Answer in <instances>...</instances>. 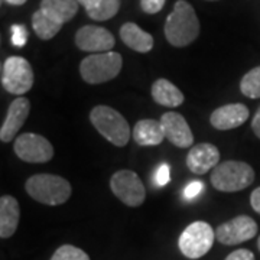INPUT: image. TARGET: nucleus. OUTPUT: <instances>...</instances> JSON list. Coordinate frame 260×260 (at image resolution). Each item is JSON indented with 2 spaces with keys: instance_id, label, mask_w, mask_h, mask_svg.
Here are the masks:
<instances>
[{
  "instance_id": "1",
  "label": "nucleus",
  "mask_w": 260,
  "mask_h": 260,
  "mask_svg": "<svg viewBox=\"0 0 260 260\" xmlns=\"http://www.w3.org/2000/svg\"><path fill=\"white\" fill-rule=\"evenodd\" d=\"M198 35L200 20L194 8L185 0H178L165 22L167 41L172 47L184 48L192 44Z\"/></svg>"
},
{
  "instance_id": "2",
  "label": "nucleus",
  "mask_w": 260,
  "mask_h": 260,
  "mask_svg": "<svg viewBox=\"0 0 260 260\" xmlns=\"http://www.w3.org/2000/svg\"><path fill=\"white\" fill-rule=\"evenodd\" d=\"M25 189L30 198L45 205H61L68 201L73 188L62 177L52 174H38L30 177L25 184Z\"/></svg>"
},
{
  "instance_id": "3",
  "label": "nucleus",
  "mask_w": 260,
  "mask_h": 260,
  "mask_svg": "<svg viewBox=\"0 0 260 260\" xmlns=\"http://www.w3.org/2000/svg\"><path fill=\"white\" fill-rule=\"evenodd\" d=\"M90 121L95 130L114 146L123 148L130 140V126L127 120L110 106H95L90 112Z\"/></svg>"
},
{
  "instance_id": "4",
  "label": "nucleus",
  "mask_w": 260,
  "mask_h": 260,
  "mask_svg": "<svg viewBox=\"0 0 260 260\" xmlns=\"http://www.w3.org/2000/svg\"><path fill=\"white\" fill-rule=\"evenodd\" d=\"M211 185L221 192H237L253 184V168L240 160H225L213 169L210 177Z\"/></svg>"
},
{
  "instance_id": "5",
  "label": "nucleus",
  "mask_w": 260,
  "mask_h": 260,
  "mask_svg": "<svg viewBox=\"0 0 260 260\" xmlns=\"http://www.w3.org/2000/svg\"><path fill=\"white\" fill-rule=\"evenodd\" d=\"M123 58L117 52H102L84 58L80 64V74L87 84H103L120 74Z\"/></svg>"
},
{
  "instance_id": "6",
  "label": "nucleus",
  "mask_w": 260,
  "mask_h": 260,
  "mask_svg": "<svg viewBox=\"0 0 260 260\" xmlns=\"http://www.w3.org/2000/svg\"><path fill=\"white\" fill-rule=\"evenodd\" d=\"M215 232L205 221H195L189 224L179 236L178 246L181 253L188 259H200L213 247Z\"/></svg>"
},
{
  "instance_id": "7",
  "label": "nucleus",
  "mask_w": 260,
  "mask_h": 260,
  "mask_svg": "<svg viewBox=\"0 0 260 260\" xmlns=\"http://www.w3.org/2000/svg\"><path fill=\"white\" fill-rule=\"evenodd\" d=\"M2 85L10 94L28 93L34 85V71L22 56H9L2 67Z\"/></svg>"
},
{
  "instance_id": "8",
  "label": "nucleus",
  "mask_w": 260,
  "mask_h": 260,
  "mask_svg": "<svg viewBox=\"0 0 260 260\" xmlns=\"http://www.w3.org/2000/svg\"><path fill=\"white\" fill-rule=\"evenodd\" d=\"M110 188L113 194L129 207H139L146 198V189L142 179L136 172L129 169L117 171L110 179Z\"/></svg>"
},
{
  "instance_id": "9",
  "label": "nucleus",
  "mask_w": 260,
  "mask_h": 260,
  "mask_svg": "<svg viewBox=\"0 0 260 260\" xmlns=\"http://www.w3.org/2000/svg\"><path fill=\"white\" fill-rule=\"evenodd\" d=\"M15 153L28 164H45L54 158L51 142L37 133H22L15 140Z\"/></svg>"
},
{
  "instance_id": "10",
  "label": "nucleus",
  "mask_w": 260,
  "mask_h": 260,
  "mask_svg": "<svg viewBox=\"0 0 260 260\" xmlns=\"http://www.w3.org/2000/svg\"><path fill=\"white\" fill-rule=\"evenodd\" d=\"M257 234V224L249 215H239L227 223L220 224L215 230V239L221 244L234 246L247 242Z\"/></svg>"
},
{
  "instance_id": "11",
  "label": "nucleus",
  "mask_w": 260,
  "mask_h": 260,
  "mask_svg": "<svg viewBox=\"0 0 260 260\" xmlns=\"http://www.w3.org/2000/svg\"><path fill=\"white\" fill-rule=\"evenodd\" d=\"M114 44L116 41L112 32H109L102 26L87 25L78 29V32L75 34V45L85 52H94V54L109 52L112 51Z\"/></svg>"
},
{
  "instance_id": "12",
  "label": "nucleus",
  "mask_w": 260,
  "mask_h": 260,
  "mask_svg": "<svg viewBox=\"0 0 260 260\" xmlns=\"http://www.w3.org/2000/svg\"><path fill=\"white\" fill-rule=\"evenodd\" d=\"M159 121L164 127L165 139L169 140L177 148H191V145L194 143V135L184 116H181L179 113L168 112Z\"/></svg>"
},
{
  "instance_id": "13",
  "label": "nucleus",
  "mask_w": 260,
  "mask_h": 260,
  "mask_svg": "<svg viewBox=\"0 0 260 260\" xmlns=\"http://www.w3.org/2000/svg\"><path fill=\"white\" fill-rule=\"evenodd\" d=\"M30 112V103L26 97H18L10 103L9 110L6 114V119L0 129V140L8 143L16 138L18 132L22 129L25 121L29 117Z\"/></svg>"
},
{
  "instance_id": "14",
  "label": "nucleus",
  "mask_w": 260,
  "mask_h": 260,
  "mask_svg": "<svg viewBox=\"0 0 260 260\" xmlns=\"http://www.w3.org/2000/svg\"><path fill=\"white\" fill-rule=\"evenodd\" d=\"M220 164V150L213 143H200L186 155V167L195 175H204Z\"/></svg>"
},
{
  "instance_id": "15",
  "label": "nucleus",
  "mask_w": 260,
  "mask_h": 260,
  "mask_svg": "<svg viewBox=\"0 0 260 260\" xmlns=\"http://www.w3.org/2000/svg\"><path fill=\"white\" fill-rule=\"evenodd\" d=\"M249 119V109L242 103L225 104L211 113L210 121L214 129L232 130L242 126Z\"/></svg>"
},
{
  "instance_id": "16",
  "label": "nucleus",
  "mask_w": 260,
  "mask_h": 260,
  "mask_svg": "<svg viewBox=\"0 0 260 260\" xmlns=\"http://www.w3.org/2000/svg\"><path fill=\"white\" fill-rule=\"evenodd\" d=\"M19 210L18 200L12 195H3L0 198V237L9 239L18 230Z\"/></svg>"
},
{
  "instance_id": "17",
  "label": "nucleus",
  "mask_w": 260,
  "mask_h": 260,
  "mask_svg": "<svg viewBox=\"0 0 260 260\" xmlns=\"http://www.w3.org/2000/svg\"><path fill=\"white\" fill-rule=\"evenodd\" d=\"M133 140L139 146H158L165 140L160 121L153 119L139 120L133 127Z\"/></svg>"
},
{
  "instance_id": "18",
  "label": "nucleus",
  "mask_w": 260,
  "mask_h": 260,
  "mask_svg": "<svg viewBox=\"0 0 260 260\" xmlns=\"http://www.w3.org/2000/svg\"><path fill=\"white\" fill-rule=\"evenodd\" d=\"M121 41L133 51L146 54L153 48V38L150 34L140 29L136 23L127 22L120 28Z\"/></svg>"
},
{
  "instance_id": "19",
  "label": "nucleus",
  "mask_w": 260,
  "mask_h": 260,
  "mask_svg": "<svg viewBox=\"0 0 260 260\" xmlns=\"http://www.w3.org/2000/svg\"><path fill=\"white\" fill-rule=\"evenodd\" d=\"M152 99L158 103L159 106L178 107L184 103V94L169 80L159 78L152 85Z\"/></svg>"
},
{
  "instance_id": "20",
  "label": "nucleus",
  "mask_w": 260,
  "mask_h": 260,
  "mask_svg": "<svg viewBox=\"0 0 260 260\" xmlns=\"http://www.w3.org/2000/svg\"><path fill=\"white\" fill-rule=\"evenodd\" d=\"M77 0H42L41 10L47 12L49 16L55 19L56 22L62 23L71 20L78 12Z\"/></svg>"
},
{
  "instance_id": "21",
  "label": "nucleus",
  "mask_w": 260,
  "mask_h": 260,
  "mask_svg": "<svg viewBox=\"0 0 260 260\" xmlns=\"http://www.w3.org/2000/svg\"><path fill=\"white\" fill-rule=\"evenodd\" d=\"M32 28L38 38L48 41L52 39L62 28V23L56 22L52 16H49L44 10H37L32 16Z\"/></svg>"
},
{
  "instance_id": "22",
  "label": "nucleus",
  "mask_w": 260,
  "mask_h": 260,
  "mask_svg": "<svg viewBox=\"0 0 260 260\" xmlns=\"http://www.w3.org/2000/svg\"><path fill=\"white\" fill-rule=\"evenodd\" d=\"M240 91L249 99H260V67L253 68L243 77Z\"/></svg>"
},
{
  "instance_id": "23",
  "label": "nucleus",
  "mask_w": 260,
  "mask_h": 260,
  "mask_svg": "<svg viewBox=\"0 0 260 260\" xmlns=\"http://www.w3.org/2000/svg\"><path fill=\"white\" fill-rule=\"evenodd\" d=\"M120 9V0H103L97 9L87 12L93 20H109L117 15Z\"/></svg>"
},
{
  "instance_id": "24",
  "label": "nucleus",
  "mask_w": 260,
  "mask_h": 260,
  "mask_svg": "<svg viewBox=\"0 0 260 260\" xmlns=\"http://www.w3.org/2000/svg\"><path fill=\"white\" fill-rule=\"evenodd\" d=\"M51 260H90V256L75 246L64 244V246L56 249Z\"/></svg>"
},
{
  "instance_id": "25",
  "label": "nucleus",
  "mask_w": 260,
  "mask_h": 260,
  "mask_svg": "<svg viewBox=\"0 0 260 260\" xmlns=\"http://www.w3.org/2000/svg\"><path fill=\"white\" fill-rule=\"evenodd\" d=\"M10 30H12V38H10L12 44L18 48L25 47L26 42H28V30H26V28L23 25H13Z\"/></svg>"
},
{
  "instance_id": "26",
  "label": "nucleus",
  "mask_w": 260,
  "mask_h": 260,
  "mask_svg": "<svg viewBox=\"0 0 260 260\" xmlns=\"http://www.w3.org/2000/svg\"><path fill=\"white\" fill-rule=\"evenodd\" d=\"M140 6L145 13L155 15L165 6V0H140Z\"/></svg>"
},
{
  "instance_id": "27",
  "label": "nucleus",
  "mask_w": 260,
  "mask_h": 260,
  "mask_svg": "<svg viewBox=\"0 0 260 260\" xmlns=\"http://www.w3.org/2000/svg\"><path fill=\"white\" fill-rule=\"evenodd\" d=\"M204 191V184L201 181H192L184 188V198L185 200H194Z\"/></svg>"
},
{
  "instance_id": "28",
  "label": "nucleus",
  "mask_w": 260,
  "mask_h": 260,
  "mask_svg": "<svg viewBox=\"0 0 260 260\" xmlns=\"http://www.w3.org/2000/svg\"><path fill=\"white\" fill-rule=\"evenodd\" d=\"M171 168L168 164H162L160 167L158 168V171H156V177H155V181H156V184L159 186H165L167 184H169V181H171Z\"/></svg>"
},
{
  "instance_id": "29",
  "label": "nucleus",
  "mask_w": 260,
  "mask_h": 260,
  "mask_svg": "<svg viewBox=\"0 0 260 260\" xmlns=\"http://www.w3.org/2000/svg\"><path fill=\"white\" fill-rule=\"evenodd\" d=\"M225 260H254V254L247 249H239L230 253Z\"/></svg>"
},
{
  "instance_id": "30",
  "label": "nucleus",
  "mask_w": 260,
  "mask_h": 260,
  "mask_svg": "<svg viewBox=\"0 0 260 260\" xmlns=\"http://www.w3.org/2000/svg\"><path fill=\"white\" fill-rule=\"evenodd\" d=\"M250 204L256 213L260 214V186L256 188L250 195Z\"/></svg>"
},
{
  "instance_id": "31",
  "label": "nucleus",
  "mask_w": 260,
  "mask_h": 260,
  "mask_svg": "<svg viewBox=\"0 0 260 260\" xmlns=\"http://www.w3.org/2000/svg\"><path fill=\"white\" fill-rule=\"evenodd\" d=\"M77 2H78L80 5H83L87 12H90V10L97 9V8L102 5L103 0H77Z\"/></svg>"
},
{
  "instance_id": "32",
  "label": "nucleus",
  "mask_w": 260,
  "mask_h": 260,
  "mask_svg": "<svg viewBox=\"0 0 260 260\" xmlns=\"http://www.w3.org/2000/svg\"><path fill=\"white\" fill-rule=\"evenodd\" d=\"M251 129L254 132V135L260 139V107L257 109V112H256L253 120H251Z\"/></svg>"
},
{
  "instance_id": "33",
  "label": "nucleus",
  "mask_w": 260,
  "mask_h": 260,
  "mask_svg": "<svg viewBox=\"0 0 260 260\" xmlns=\"http://www.w3.org/2000/svg\"><path fill=\"white\" fill-rule=\"evenodd\" d=\"M3 2H6V3H9V5H13V6H22V5H25L28 0H3Z\"/></svg>"
},
{
  "instance_id": "34",
  "label": "nucleus",
  "mask_w": 260,
  "mask_h": 260,
  "mask_svg": "<svg viewBox=\"0 0 260 260\" xmlns=\"http://www.w3.org/2000/svg\"><path fill=\"white\" fill-rule=\"evenodd\" d=\"M257 247H259V250H260V237H259V240H257Z\"/></svg>"
},
{
  "instance_id": "35",
  "label": "nucleus",
  "mask_w": 260,
  "mask_h": 260,
  "mask_svg": "<svg viewBox=\"0 0 260 260\" xmlns=\"http://www.w3.org/2000/svg\"><path fill=\"white\" fill-rule=\"evenodd\" d=\"M208 2H214V0H208Z\"/></svg>"
}]
</instances>
